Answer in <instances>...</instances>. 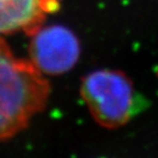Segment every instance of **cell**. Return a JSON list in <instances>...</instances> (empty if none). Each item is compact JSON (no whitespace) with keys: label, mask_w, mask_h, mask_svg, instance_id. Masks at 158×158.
<instances>
[{"label":"cell","mask_w":158,"mask_h":158,"mask_svg":"<svg viewBox=\"0 0 158 158\" xmlns=\"http://www.w3.org/2000/svg\"><path fill=\"white\" fill-rule=\"evenodd\" d=\"M44 18L41 0H0V34L23 30L33 35Z\"/></svg>","instance_id":"277c9868"},{"label":"cell","mask_w":158,"mask_h":158,"mask_svg":"<svg viewBox=\"0 0 158 158\" xmlns=\"http://www.w3.org/2000/svg\"><path fill=\"white\" fill-rule=\"evenodd\" d=\"M51 86L32 62L13 56L0 39V142L24 130L45 108Z\"/></svg>","instance_id":"6da1fadb"},{"label":"cell","mask_w":158,"mask_h":158,"mask_svg":"<svg viewBox=\"0 0 158 158\" xmlns=\"http://www.w3.org/2000/svg\"><path fill=\"white\" fill-rule=\"evenodd\" d=\"M31 62L41 73L60 75L74 68L80 56L77 36L63 25L41 27L30 44Z\"/></svg>","instance_id":"3957f363"},{"label":"cell","mask_w":158,"mask_h":158,"mask_svg":"<svg viewBox=\"0 0 158 158\" xmlns=\"http://www.w3.org/2000/svg\"><path fill=\"white\" fill-rule=\"evenodd\" d=\"M157 76H158V70H157Z\"/></svg>","instance_id":"8992f818"},{"label":"cell","mask_w":158,"mask_h":158,"mask_svg":"<svg viewBox=\"0 0 158 158\" xmlns=\"http://www.w3.org/2000/svg\"><path fill=\"white\" fill-rule=\"evenodd\" d=\"M43 10L46 12H52L58 9V2L57 0H41Z\"/></svg>","instance_id":"5b68a950"},{"label":"cell","mask_w":158,"mask_h":158,"mask_svg":"<svg viewBox=\"0 0 158 158\" xmlns=\"http://www.w3.org/2000/svg\"><path fill=\"white\" fill-rule=\"evenodd\" d=\"M80 94L94 121L110 130L125 125L137 108L133 82L120 70L99 69L88 74Z\"/></svg>","instance_id":"7a4b0ae2"}]
</instances>
